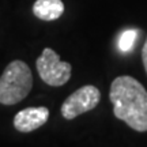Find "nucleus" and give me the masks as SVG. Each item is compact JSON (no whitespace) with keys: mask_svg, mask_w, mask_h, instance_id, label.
I'll use <instances>...</instances> for the list:
<instances>
[{"mask_svg":"<svg viewBox=\"0 0 147 147\" xmlns=\"http://www.w3.org/2000/svg\"><path fill=\"white\" fill-rule=\"evenodd\" d=\"M40 78L49 86H63L71 78L72 67L69 63L61 61L60 56L51 48H45L36 61Z\"/></svg>","mask_w":147,"mask_h":147,"instance_id":"obj_3","label":"nucleus"},{"mask_svg":"<svg viewBox=\"0 0 147 147\" xmlns=\"http://www.w3.org/2000/svg\"><path fill=\"white\" fill-rule=\"evenodd\" d=\"M33 87V75L25 61L14 60L0 76V104L14 105L25 100Z\"/></svg>","mask_w":147,"mask_h":147,"instance_id":"obj_2","label":"nucleus"},{"mask_svg":"<svg viewBox=\"0 0 147 147\" xmlns=\"http://www.w3.org/2000/svg\"><path fill=\"white\" fill-rule=\"evenodd\" d=\"M110 102L117 119L138 132L147 131V90L132 76H119L110 84Z\"/></svg>","mask_w":147,"mask_h":147,"instance_id":"obj_1","label":"nucleus"},{"mask_svg":"<svg viewBox=\"0 0 147 147\" xmlns=\"http://www.w3.org/2000/svg\"><path fill=\"white\" fill-rule=\"evenodd\" d=\"M142 60H143V65H144V69H146V74H147V40L142 49Z\"/></svg>","mask_w":147,"mask_h":147,"instance_id":"obj_8","label":"nucleus"},{"mask_svg":"<svg viewBox=\"0 0 147 147\" xmlns=\"http://www.w3.org/2000/svg\"><path fill=\"white\" fill-rule=\"evenodd\" d=\"M101 93L93 84H86L74 91L61 105V115L67 120H72L89 110H93L100 104Z\"/></svg>","mask_w":147,"mask_h":147,"instance_id":"obj_4","label":"nucleus"},{"mask_svg":"<svg viewBox=\"0 0 147 147\" xmlns=\"http://www.w3.org/2000/svg\"><path fill=\"white\" fill-rule=\"evenodd\" d=\"M63 12L64 3L61 0H37L33 4V14L42 21H55Z\"/></svg>","mask_w":147,"mask_h":147,"instance_id":"obj_6","label":"nucleus"},{"mask_svg":"<svg viewBox=\"0 0 147 147\" xmlns=\"http://www.w3.org/2000/svg\"><path fill=\"white\" fill-rule=\"evenodd\" d=\"M136 40H138V30H135V29L124 30L120 34L119 41H117L119 49H120L121 52H129V51H132V48L135 45Z\"/></svg>","mask_w":147,"mask_h":147,"instance_id":"obj_7","label":"nucleus"},{"mask_svg":"<svg viewBox=\"0 0 147 147\" xmlns=\"http://www.w3.org/2000/svg\"><path fill=\"white\" fill-rule=\"evenodd\" d=\"M49 119V110L45 106L26 108L19 110L14 117V127L19 132H32L42 127Z\"/></svg>","mask_w":147,"mask_h":147,"instance_id":"obj_5","label":"nucleus"}]
</instances>
